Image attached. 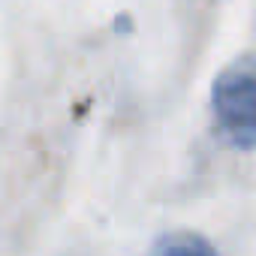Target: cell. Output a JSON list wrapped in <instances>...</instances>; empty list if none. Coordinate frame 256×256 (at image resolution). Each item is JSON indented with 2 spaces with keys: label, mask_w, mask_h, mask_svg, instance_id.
I'll return each mask as SVG.
<instances>
[{
  "label": "cell",
  "mask_w": 256,
  "mask_h": 256,
  "mask_svg": "<svg viewBox=\"0 0 256 256\" xmlns=\"http://www.w3.org/2000/svg\"><path fill=\"white\" fill-rule=\"evenodd\" d=\"M217 136L235 151H256V70L229 66L211 88Z\"/></svg>",
  "instance_id": "1"
},
{
  "label": "cell",
  "mask_w": 256,
  "mask_h": 256,
  "mask_svg": "<svg viewBox=\"0 0 256 256\" xmlns=\"http://www.w3.org/2000/svg\"><path fill=\"white\" fill-rule=\"evenodd\" d=\"M151 256H217L214 244L208 238H202L199 232H190V229H178V232H169L157 241L154 253Z\"/></svg>",
  "instance_id": "2"
}]
</instances>
